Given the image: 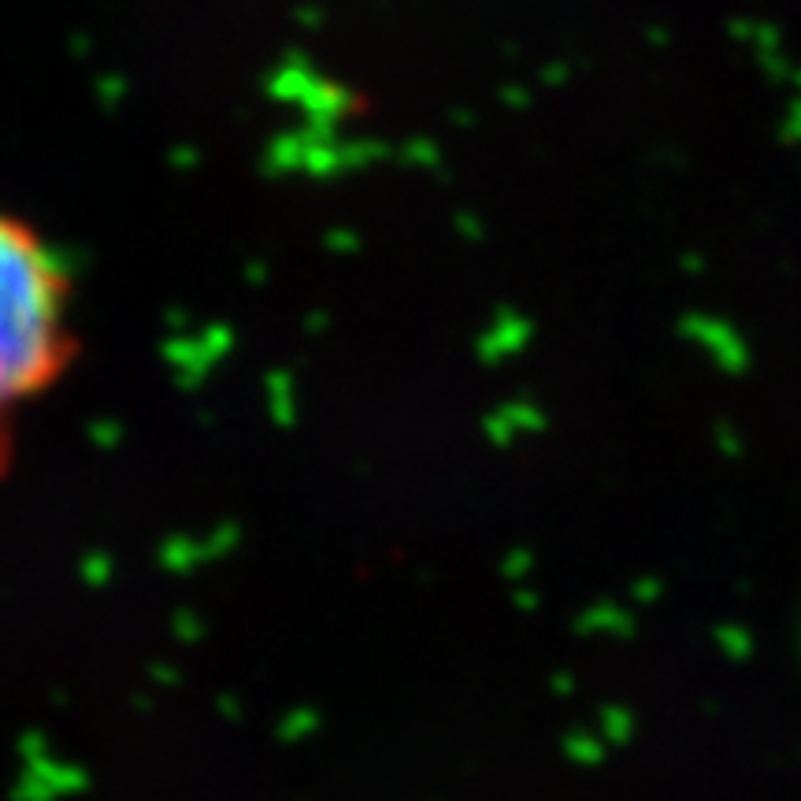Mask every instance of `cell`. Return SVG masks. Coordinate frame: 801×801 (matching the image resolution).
<instances>
[{
    "label": "cell",
    "mask_w": 801,
    "mask_h": 801,
    "mask_svg": "<svg viewBox=\"0 0 801 801\" xmlns=\"http://www.w3.org/2000/svg\"><path fill=\"white\" fill-rule=\"evenodd\" d=\"M79 360L74 282L31 219L0 208V479L12 472L23 419Z\"/></svg>",
    "instance_id": "1"
}]
</instances>
